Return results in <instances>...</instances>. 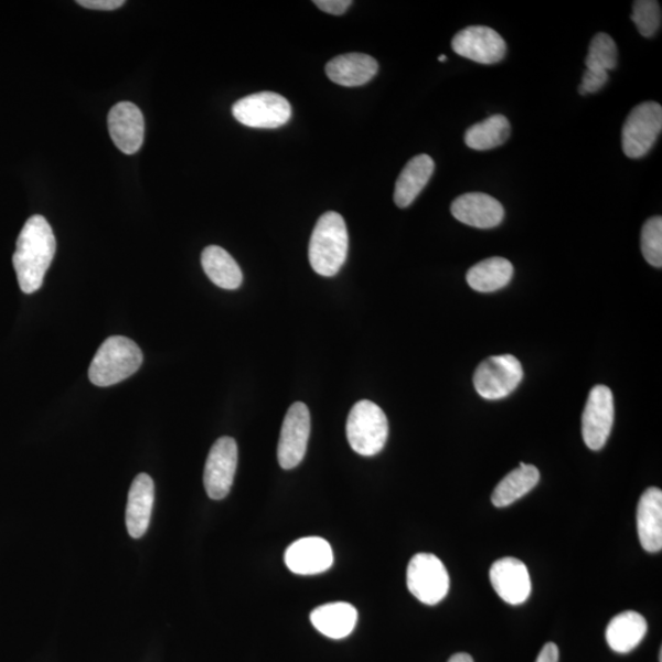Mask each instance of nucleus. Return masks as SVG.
Listing matches in <instances>:
<instances>
[{
	"mask_svg": "<svg viewBox=\"0 0 662 662\" xmlns=\"http://www.w3.org/2000/svg\"><path fill=\"white\" fill-rule=\"evenodd\" d=\"M202 265L207 278L221 289L237 290L243 274L237 261L221 247L209 246L203 250Z\"/></svg>",
	"mask_w": 662,
	"mask_h": 662,
	"instance_id": "24",
	"label": "nucleus"
},
{
	"mask_svg": "<svg viewBox=\"0 0 662 662\" xmlns=\"http://www.w3.org/2000/svg\"><path fill=\"white\" fill-rule=\"evenodd\" d=\"M142 352L126 337H110L96 352L88 369V378L97 386H110L126 381L138 372Z\"/></svg>",
	"mask_w": 662,
	"mask_h": 662,
	"instance_id": "3",
	"label": "nucleus"
},
{
	"mask_svg": "<svg viewBox=\"0 0 662 662\" xmlns=\"http://www.w3.org/2000/svg\"><path fill=\"white\" fill-rule=\"evenodd\" d=\"M609 82V73L599 71H588L584 73L580 86L585 94H595Z\"/></svg>",
	"mask_w": 662,
	"mask_h": 662,
	"instance_id": "30",
	"label": "nucleus"
},
{
	"mask_svg": "<svg viewBox=\"0 0 662 662\" xmlns=\"http://www.w3.org/2000/svg\"><path fill=\"white\" fill-rule=\"evenodd\" d=\"M648 632L645 618L636 611H626L612 618L606 629L607 644L618 654L636 649Z\"/></svg>",
	"mask_w": 662,
	"mask_h": 662,
	"instance_id": "22",
	"label": "nucleus"
},
{
	"mask_svg": "<svg viewBox=\"0 0 662 662\" xmlns=\"http://www.w3.org/2000/svg\"><path fill=\"white\" fill-rule=\"evenodd\" d=\"M232 114L243 126L273 129L285 126L292 109L284 96L265 92L241 98L232 107Z\"/></svg>",
	"mask_w": 662,
	"mask_h": 662,
	"instance_id": "8",
	"label": "nucleus"
},
{
	"mask_svg": "<svg viewBox=\"0 0 662 662\" xmlns=\"http://www.w3.org/2000/svg\"><path fill=\"white\" fill-rule=\"evenodd\" d=\"M540 481V471L534 466L521 462L517 469L508 473L506 477L496 484L492 494V503L496 508H504L523 499L525 494L536 488Z\"/></svg>",
	"mask_w": 662,
	"mask_h": 662,
	"instance_id": "25",
	"label": "nucleus"
},
{
	"mask_svg": "<svg viewBox=\"0 0 662 662\" xmlns=\"http://www.w3.org/2000/svg\"><path fill=\"white\" fill-rule=\"evenodd\" d=\"M450 210L461 224L482 229L500 226L504 218L503 205L484 193L462 194L452 202Z\"/></svg>",
	"mask_w": 662,
	"mask_h": 662,
	"instance_id": "16",
	"label": "nucleus"
},
{
	"mask_svg": "<svg viewBox=\"0 0 662 662\" xmlns=\"http://www.w3.org/2000/svg\"><path fill=\"white\" fill-rule=\"evenodd\" d=\"M406 581L415 598L428 606L445 600L450 588L449 574L444 562L433 554H418L412 558Z\"/></svg>",
	"mask_w": 662,
	"mask_h": 662,
	"instance_id": "5",
	"label": "nucleus"
},
{
	"mask_svg": "<svg viewBox=\"0 0 662 662\" xmlns=\"http://www.w3.org/2000/svg\"><path fill=\"white\" fill-rule=\"evenodd\" d=\"M55 248L57 243L49 221L41 215L30 217L20 232L13 256L22 292L30 295L41 289L55 256Z\"/></svg>",
	"mask_w": 662,
	"mask_h": 662,
	"instance_id": "1",
	"label": "nucleus"
},
{
	"mask_svg": "<svg viewBox=\"0 0 662 662\" xmlns=\"http://www.w3.org/2000/svg\"><path fill=\"white\" fill-rule=\"evenodd\" d=\"M438 61H440V62H446V61H447V57H446V55H440V57L438 58Z\"/></svg>",
	"mask_w": 662,
	"mask_h": 662,
	"instance_id": "35",
	"label": "nucleus"
},
{
	"mask_svg": "<svg viewBox=\"0 0 662 662\" xmlns=\"http://www.w3.org/2000/svg\"><path fill=\"white\" fill-rule=\"evenodd\" d=\"M490 580L500 598L510 605H522L532 594V579L522 560L501 558L490 569Z\"/></svg>",
	"mask_w": 662,
	"mask_h": 662,
	"instance_id": "14",
	"label": "nucleus"
},
{
	"mask_svg": "<svg viewBox=\"0 0 662 662\" xmlns=\"http://www.w3.org/2000/svg\"><path fill=\"white\" fill-rule=\"evenodd\" d=\"M448 662H473V659L466 653L452 655Z\"/></svg>",
	"mask_w": 662,
	"mask_h": 662,
	"instance_id": "34",
	"label": "nucleus"
},
{
	"mask_svg": "<svg viewBox=\"0 0 662 662\" xmlns=\"http://www.w3.org/2000/svg\"><path fill=\"white\" fill-rule=\"evenodd\" d=\"M510 137V120L502 115H494L469 128L466 142L472 150L488 151L503 146Z\"/></svg>",
	"mask_w": 662,
	"mask_h": 662,
	"instance_id": "26",
	"label": "nucleus"
},
{
	"mask_svg": "<svg viewBox=\"0 0 662 662\" xmlns=\"http://www.w3.org/2000/svg\"><path fill=\"white\" fill-rule=\"evenodd\" d=\"M349 253V232L344 217L335 212L320 216L309 242V263L325 278L337 275Z\"/></svg>",
	"mask_w": 662,
	"mask_h": 662,
	"instance_id": "2",
	"label": "nucleus"
},
{
	"mask_svg": "<svg viewBox=\"0 0 662 662\" xmlns=\"http://www.w3.org/2000/svg\"><path fill=\"white\" fill-rule=\"evenodd\" d=\"M642 252L645 260L655 268L662 267V218L651 217L642 229Z\"/></svg>",
	"mask_w": 662,
	"mask_h": 662,
	"instance_id": "29",
	"label": "nucleus"
},
{
	"mask_svg": "<svg viewBox=\"0 0 662 662\" xmlns=\"http://www.w3.org/2000/svg\"><path fill=\"white\" fill-rule=\"evenodd\" d=\"M618 63L616 42L607 33L600 32L591 40L587 60L588 71L607 72L615 70Z\"/></svg>",
	"mask_w": 662,
	"mask_h": 662,
	"instance_id": "27",
	"label": "nucleus"
},
{
	"mask_svg": "<svg viewBox=\"0 0 662 662\" xmlns=\"http://www.w3.org/2000/svg\"><path fill=\"white\" fill-rule=\"evenodd\" d=\"M559 650L555 643H547L537 656L536 662H558Z\"/></svg>",
	"mask_w": 662,
	"mask_h": 662,
	"instance_id": "33",
	"label": "nucleus"
},
{
	"mask_svg": "<svg viewBox=\"0 0 662 662\" xmlns=\"http://www.w3.org/2000/svg\"><path fill=\"white\" fill-rule=\"evenodd\" d=\"M452 51L460 57L480 64H495L506 54V43L499 32L488 26H469L451 41Z\"/></svg>",
	"mask_w": 662,
	"mask_h": 662,
	"instance_id": "12",
	"label": "nucleus"
},
{
	"mask_svg": "<svg viewBox=\"0 0 662 662\" xmlns=\"http://www.w3.org/2000/svg\"><path fill=\"white\" fill-rule=\"evenodd\" d=\"M237 462L236 440L231 437L218 438L210 449L204 470V485L210 499H226L234 484Z\"/></svg>",
	"mask_w": 662,
	"mask_h": 662,
	"instance_id": "9",
	"label": "nucleus"
},
{
	"mask_svg": "<svg viewBox=\"0 0 662 662\" xmlns=\"http://www.w3.org/2000/svg\"><path fill=\"white\" fill-rule=\"evenodd\" d=\"M524 377L522 363L513 355L484 360L473 374L474 389L485 401H501L510 396Z\"/></svg>",
	"mask_w": 662,
	"mask_h": 662,
	"instance_id": "6",
	"label": "nucleus"
},
{
	"mask_svg": "<svg viewBox=\"0 0 662 662\" xmlns=\"http://www.w3.org/2000/svg\"><path fill=\"white\" fill-rule=\"evenodd\" d=\"M309 435H311V415L306 404L295 403L287 412L278 446V460L285 470H291L302 462Z\"/></svg>",
	"mask_w": 662,
	"mask_h": 662,
	"instance_id": "11",
	"label": "nucleus"
},
{
	"mask_svg": "<svg viewBox=\"0 0 662 662\" xmlns=\"http://www.w3.org/2000/svg\"><path fill=\"white\" fill-rule=\"evenodd\" d=\"M513 274L510 260L494 257L473 265L468 271L467 281L472 290L489 293L504 289L511 282Z\"/></svg>",
	"mask_w": 662,
	"mask_h": 662,
	"instance_id": "23",
	"label": "nucleus"
},
{
	"mask_svg": "<svg viewBox=\"0 0 662 662\" xmlns=\"http://www.w3.org/2000/svg\"><path fill=\"white\" fill-rule=\"evenodd\" d=\"M154 500V484L148 473H139L128 494L126 524L132 538L148 532Z\"/></svg>",
	"mask_w": 662,
	"mask_h": 662,
	"instance_id": "17",
	"label": "nucleus"
},
{
	"mask_svg": "<svg viewBox=\"0 0 662 662\" xmlns=\"http://www.w3.org/2000/svg\"><path fill=\"white\" fill-rule=\"evenodd\" d=\"M125 3V0H79L77 2V4L93 10H115Z\"/></svg>",
	"mask_w": 662,
	"mask_h": 662,
	"instance_id": "32",
	"label": "nucleus"
},
{
	"mask_svg": "<svg viewBox=\"0 0 662 662\" xmlns=\"http://www.w3.org/2000/svg\"><path fill=\"white\" fill-rule=\"evenodd\" d=\"M662 129V107L649 102L638 105L627 117L622 148L627 158L642 159L655 146Z\"/></svg>",
	"mask_w": 662,
	"mask_h": 662,
	"instance_id": "7",
	"label": "nucleus"
},
{
	"mask_svg": "<svg viewBox=\"0 0 662 662\" xmlns=\"http://www.w3.org/2000/svg\"><path fill=\"white\" fill-rule=\"evenodd\" d=\"M378 62L364 53L338 55V57L331 60L325 66L329 79L346 87L367 84L378 73Z\"/></svg>",
	"mask_w": 662,
	"mask_h": 662,
	"instance_id": "18",
	"label": "nucleus"
},
{
	"mask_svg": "<svg viewBox=\"0 0 662 662\" xmlns=\"http://www.w3.org/2000/svg\"><path fill=\"white\" fill-rule=\"evenodd\" d=\"M285 563L298 576H316L333 566V548L322 537H303L286 549Z\"/></svg>",
	"mask_w": 662,
	"mask_h": 662,
	"instance_id": "13",
	"label": "nucleus"
},
{
	"mask_svg": "<svg viewBox=\"0 0 662 662\" xmlns=\"http://www.w3.org/2000/svg\"><path fill=\"white\" fill-rule=\"evenodd\" d=\"M350 447L363 457L377 456L388 440L389 424L382 408L370 401L351 408L346 424Z\"/></svg>",
	"mask_w": 662,
	"mask_h": 662,
	"instance_id": "4",
	"label": "nucleus"
},
{
	"mask_svg": "<svg viewBox=\"0 0 662 662\" xmlns=\"http://www.w3.org/2000/svg\"><path fill=\"white\" fill-rule=\"evenodd\" d=\"M615 421V403L610 388L596 385L585 405L581 433L585 445L591 450H600L609 439Z\"/></svg>",
	"mask_w": 662,
	"mask_h": 662,
	"instance_id": "10",
	"label": "nucleus"
},
{
	"mask_svg": "<svg viewBox=\"0 0 662 662\" xmlns=\"http://www.w3.org/2000/svg\"><path fill=\"white\" fill-rule=\"evenodd\" d=\"M108 130L110 139L121 152H138L146 132V121L139 107L131 103H119L110 108Z\"/></svg>",
	"mask_w": 662,
	"mask_h": 662,
	"instance_id": "15",
	"label": "nucleus"
},
{
	"mask_svg": "<svg viewBox=\"0 0 662 662\" xmlns=\"http://www.w3.org/2000/svg\"><path fill=\"white\" fill-rule=\"evenodd\" d=\"M357 620V610L348 602L325 604L317 607L311 613V622L317 631L331 639L350 636Z\"/></svg>",
	"mask_w": 662,
	"mask_h": 662,
	"instance_id": "21",
	"label": "nucleus"
},
{
	"mask_svg": "<svg viewBox=\"0 0 662 662\" xmlns=\"http://www.w3.org/2000/svg\"><path fill=\"white\" fill-rule=\"evenodd\" d=\"M660 662H662V649H660V658H659Z\"/></svg>",
	"mask_w": 662,
	"mask_h": 662,
	"instance_id": "36",
	"label": "nucleus"
},
{
	"mask_svg": "<svg viewBox=\"0 0 662 662\" xmlns=\"http://www.w3.org/2000/svg\"><path fill=\"white\" fill-rule=\"evenodd\" d=\"M314 4L331 15H342L352 6L350 0H316Z\"/></svg>",
	"mask_w": 662,
	"mask_h": 662,
	"instance_id": "31",
	"label": "nucleus"
},
{
	"mask_svg": "<svg viewBox=\"0 0 662 662\" xmlns=\"http://www.w3.org/2000/svg\"><path fill=\"white\" fill-rule=\"evenodd\" d=\"M640 35L653 38L661 26V8L655 0H638L631 15Z\"/></svg>",
	"mask_w": 662,
	"mask_h": 662,
	"instance_id": "28",
	"label": "nucleus"
},
{
	"mask_svg": "<svg viewBox=\"0 0 662 662\" xmlns=\"http://www.w3.org/2000/svg\"><path fill=\"white\" fill-rule=\"evenodd\" d=\"M434 172L435 161L426 153L408 161L395 184V204L402 209L410 206L424 191Z\"/></svg>",
	"mask_w": 662,
	"mask_h": 662,
	"instance_id": "20",
	"label": "nucleus"
},
{
	"mask_svg": "<svg viewBox=\"0 0 662 662\" xmlns=\"http://www.w3.org/2000/svg\"><path fill=\"white\" fill-rule=\"evenodd\" d=\"M637 526L640 544L648 552H660L662 548V492L660 489H648L638 504Z\"/></svg>",
	"mask_w": 662,
	"mask_h": 662,
	"instance_id": "19",
	"label": "nucleus"
}]
</instances>
